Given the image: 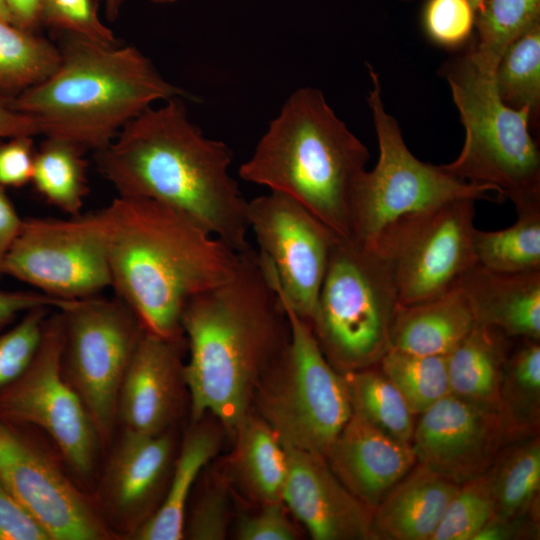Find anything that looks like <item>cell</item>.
I'll return each mask as SVG.
<instances>
[{"mask_svg":"<svg viewBox=\"0 0 540 540\" xmlns=\"http://www.w3.org/2000/svg\"><path fill=\"white\" fill-rule=\"evenodd\" d=\"M233 439V471L248 497L260 505L283 502L288 458L273 429L250 411Z\"/></svg>","mask_w":540,"mask_h":540,"instance_id":"cell-26","label":"cell"},{"mask_svg":"<svg viewBox=\"0 0 540 540\" xmlns=\"http://www.w3.org/2000/svg\"><path fill=\"white\" fill-rule=\"evenodd\" d=\"M178 448L175 428L154 435L121 428L114 436L91 496L115 539L131 540L159 508Z\"/></svg>","mask_w":540,"mask_h":540,"instance_id":"cell-15","label":"cell"},{"mask_svg":"<svg viewBox=\"0 0 540 540\" xmlns=\"http://www.w3.org/2000/svg\"><path fill=\"white\" fill-rule=\"evenodd\" d=\"M0 19L11 23L10 14L3 0H0Z\"/></svg>","mask_w":540,"mask_h":540,"instance_id":"cell-50","label":"cell"},{"mask_svg":"<svg viewBox=\"0 0 540 540\" xmlns=\"http://www.w3.org/2000/svg\"><path fill=\"white\" fill-rule=\"evenodd\" d=\"M475 201H452L429 218L393 257L399 305L438 298L477 264Z\"/></svg>","mask_w":540,"mask_h":540,"instance_id":"cell-17","label":"cell"},{"mask_svg":"<svg viewBox=\"0 0 540 540\" xmlns=\"http://www.w3.org/2000/svg\"><path fill=\"white\" fill-rule=\"evenodd\" d=\"M126 0H104L106 17L110 21H115Z\"/></svg>","mask_w":540,"mask_h":540,"instance_id":"cell-49","label":"cell"},{"mask_svg":"<svg viewBox=\"0 0 540 540\" xmlns=\"http://www.w3.org/2000/svg\"><path fill=\"white\" fill-rule=\"evenodd\" d=\"M465 129L458 157L441 167L464 181L488 185L516 209L540 206V152L530 113L499 98L494 72L466 51L442 68Z\"/></svg>","mask_w":540,"mask_h":540,"instance_id":"cell-7","label":"cell"},{"mask_svg":"<svg viewBox=\"0 0 540 540\" xmlns=\"http://www.w3.org/2000/svg\"><path fill=\"white\" fill-rule=\"evenodd\" d=\"M59 62L56 44L0 19V100L9 102L42 82Z\"/></svg>","mask_w":540,"mask_h":540,"instance_id":"cell-31","label":"cell"},{"mask_svg":"<svg viewBox=\"0 0 540 540\" xmlns=\"http://www.w3.org/2000/svg\"><path fill=\"white\" fill-rule=\"evenodd\" d=\"M2 274L66 301L97 296L111 287L100 210L68 219H23Z\"/></svg>","mask_w":540,"mask_h":540,"instance_id":"cell-12","label":"cell"},{"mask_svg":"<svg viewBox=\"0 0 540 540\" xmlns=\"http://www.w3.org/2000/svg\"><path fill=\"white\" fill-rule=\"evenodd\" d=\"M494 83L507 107L529 111L531 127L536 130L540 118V21L506 48L496 66Z\"/></svg>","mask_w":540,"mask_h":540,"instance_id":"cell-33","label":"cell"},{"mask_svg":"<svg viewBox=\"0 0 540 540\" xmlns=\"http://www.w3.org/2000/svg\"><path fill=\"white\" fill-rule=\"evenodd\" d=\"M23 219L0 186V276L7 253L19 233Z\"/></svg>","mask_w":540,"mask_h":540,"instance_id":"cell-46","label":"cell"},{"mask_svg":"<svg viewBox=\"0 0 540 540\" xmlns=\"http://www.w3.org/2000/svg\"><path fill=\"white\" fill-rule=\"evenodd\" d=\"M516 222L502 230H475L477 263L501 273L540 270V206L517 209Z\"/></svg>","mask_w":540,"mask_h":540,"instance_id":"cell-32","label":"cell"},{"mask_svg":"<svg viewBox=\"0 0 540 540\" xmlns=\"http://www.w3.org/2000/svg\"><path fill=\"white\" fill-rule=\"evenodd\" d=\"M150 1L155 3V4H171V3H175V2L180 1V0H150Z\"/></svg>","mask_w":540,"mask_h":540,"instance_id":"cell-52","label":"cell"},{"mask_svg":"<svg viewBox=\"0 0 540 540\" xmlns=\"http://www.w3.org/2000/svg\"><path fill=\"white\" fill-rule=\"evenodd\" d=\"M298 536L283 502L261 505L260 511L244 517L235 529L239 540H296Z\"/></svg>","mask_w":540,"mask_h":540,"instance_id":"cell-41","label":"cell"},{"mask_svg":"<svg viewBox=\"0 0 540 540\" xmlns=\"http://www.w3.org/2000/svg\"><path fill=\"white\" fill-rule=\"evenodd\" d=\"M280 298L289 322V341L259 381L252 404L284 446L326 458L353 412L347 388L342 374L321 351L311 326Z\"/></svg>","mask_w":540,"mask_h":540,"instance_id":"cell-9","label":"cell"},{"mask_svg":"<svg viewBox=\"0 0 540 540\" xmlns=\"http://www.w3.org/2000/svg\"><path fill=\"white\" fill-rule=\"evenodd\" d=\"M100 213L111 288L151 333L183 335L187 302L236 271L238 252L163 203L118 195Z\"/></svg>","mask_w":540,"mask_h":540,"instance_id":"cell-3","label":"cell"},{"mask_svg":"<svg viewBox=\"0 0 540 540\" xmlns=\"http://www.w3.org/2000/svg\"><path fill=\"white\" fill-rule=\"evenodd\" d=\"M42 135V128L34 117L12 109L0 100V138Z\"/></svg>","mask_w":540,"mask_h":540,"instance_id":"cell-47","label":"cell"},{"mask_svg":"<svg viewBox=\"0 0 540 540\" xmlns=\"http://www.w3.org/2000/svg\"><path fill=\"white\" fill-rule=\"evenodd\" d=\"M459 485L416 463L374 509L373 540H431Z\"/></svg>","mask_w":540,"mask_h":540,"instance_id":"cell-22","label":"cell"},{"mask_svg":"<svg viewBox=\"0 0 540 540\" xmlns=\"http://www.w3.org/2000/svg\"><path fill=\"white\" fill-rule=\"evenodd\" d=\"M94 158L118 195L170 206L236 252L250 246L248 201L229 174L232 150L203 135L182 97L146 108Z\"/></svg>","mask_w":540,"mask_h":540,"instance_id":"cell-2","label":"cell"},{"mask_svg":"<svg viewBox=\"0 0 540 540\" xmlns=\"http://www.w3.org/2000/svg\"><path fill=\"white\" fill-rule=\"evenodd\" d=\"M326 460L340 482L373 511L416 464L410 443L388 436L354 412Z\"/></svg>","mask_w":540,"mask_h":540,"instance_id":"cell-20","label":"cell"},{"mask_svg":"<svg viewBox=\"0 0 540 540\" xmlns=\"http://www.w3.org/2000/svg\"><path fill=\"white\" fill-rule=\"evenodd\" d=\"M99 0H42V27L107 46L117 38L98 15Z\"/></svg>","mask_w":540,"mask_h":540,"instance_id":"cell-39","label":"cell"},{"mask_svg":"<svg viewBox=\"0 0 540 540\" xmlns=\"http://www.w3.org/2000/svg\"><path fill=\"white\" fill-rule=\"evenodd\" d=\"M510 339L499 329L476 322L446 355L450 393L500 413V385Z\"/></svg>","mask_w":540,"mask_h":540,"instance_id":"cell-25","label":"cell"},{"mask_svg":"<svg viewBox=\"0 0 540 540\" xmlns=\"http://www.w3.org/2000/svg\"><path fill=\"white\" fill-rule=\"evenodd\" d=\"M398 305L392 260L338 236L310 325L328 362L340 373L378 365Z\"/></svg>","mask_w":540,"mask_h":540,"instance_id":"cell-8","label":"cell"},{"mask_svg":"<svg viewBox=\"0 0 540 540\" xmlns=\"http://www.w3.org/2000/svg\"><path fill=\"white\" fill-rule=\"evenodd\" d=\"M476 320L459 286L421 303L398 305L390 331V349L419 355H448Z\"/></svg>","mask_w":540,"mask_h":540,"instance_id":"cell-24","label":"cell"},{"mask_svg":"<svg viewBox=\"0 0 540 540\" xmlns=\"http://www.w3.org/2000/svg\"><path fill=\"white\" fill-rule=\"evenodd\" d=\"M11 23L24 30L38 32L42 27V0H3Z\"/></svg>","mask_w":540,"mask_h":540,"instance_id":"cell-48","label":"cell"},{"mask_svg":"<svg viewBox=\"0 0 540 540\" xmlns=\"http://www.w3.org/2000/svg\"><path fill=\"white\" fill-rule=\"evenodd\" d=\"M369 157L323 93L303 87L288 97L238 173L294 199L337 236L348 237L352 196Z\"/></svg>","mask_w":540,"mask_h":540,"instance_id":"cell-5","label":"cell"},{"mask_svg":"<svg viewBox=\"0 0 540 540\" xmlns=\"http://www.w3.org/2000/svg\"><path fill=\"white\" fill-rule=\"evenodd\" d=\"M378 366L415 415L422 414L450 394L446 356L389 349Z\"/></svg>","mask_w":540,"mask_h":540,"instance_id":"cell-35","label":"cell"},{"mask_svg":"<svg viewBox=\"0 0 540 540\" xmlns=\"http://www.w3.org/2000/svg\"><path fill=\"white\" fill-rule=\"evenodd\" d=\"M238 253L234 275L193 296L181 316L191 421L211 415L232 438L290 337L284 305L258 250L250 245Z\"/></svg>","mask_w":540,"mask_h":540,"instance_id":"cell-1","label":"cell"},{"mask_svg":"<svg viewBox=\"0 0 540 540\" xmlns=\"http://www.w3.org/2000/svg\"><path fill=\"white\" fill-rule=\"evenodd\" d=\"M223 427L206 422L205 416L192 421L176 454L168 487L156 512L131 540L184 539L186 510L199 475L218 453Z\"/></svg>","mask_w":540,"mask_h":540,"instance_id":"cell-23","label":"cell"},{"mask_svg":"<svg viewBox=\"0 0 540 540\" xmlns=\"http://www.w3.org/2000/svg\"><path fill=\"white\" fill-rule=\"evenodd\" d=\"M283 504L314 540H371L373 510L335 476L326 458L287 447Z\"/></svg>","mask_w":540,"mask_h":540,"instance_id":"cell-19","label":"cell"},{"mask_svg":"<svg viewBox=\"0 0 540 540\" xmlns=\"http://www.w3.org/2000/svg\"><path fill=\"white\" fill-rule=\"evenodd\" d=\"M341 374L352 411L388 436L411 444L416 415L379 366Z\"/></svg>","mask_w":540,"mask_h":540,"instance_id":"cell-30","label":"cell"},{"mask_svg":"<svg viewBox=\"0 0 540 540\" xmlns=\"http://www.w3.org/2000/svg\"><path fill=\"white\" fill-rule=\"evenodd\" d=\"M0 482L51 540L115 539L60 455L0 419Z\"/></svg>","mask_w":540,"mask_h":540,"instance_id":"cell-13","label":"cell"},{"mask_svg":"<svg viewBox=\"0 0 540 540\" xmlns=\"http://www.w3.org/2000/svg\"><path fill=\"white\" fill-rule=\"evenodd\" d=\"M458 286L476 322L511 339L540 340V270L501 273L477 263Z\"/></svg>","mask_w":540,"mask_h":540,"instance_id":"cell-21","label":"cell"},{"mask_svg":"<svg viewBox=\"0 0 540 540\" xmlns=\"http://www.w3.org/2000/svg\"><path fill=\"white\" fill-rule=\"evenodd\" d=\"M36 151L33 136L0 138V186L20 188L30 183Z\"/></svg>","mask_w":540,"mask_h":540,"instance_id":"cell-42","label":"cell"},{"mask_svg":"<svg viewBox=\"0 0 540 540\" xmlns=\"http://www.w3.org/2000/svg\"><path fill=\"white\" fill-rule=\"evenodd\" d=\"M247 221L278 293L311 325L338 236L294 199L274 191L248 201Z\"/></svg>","mask_w":540,"mask_h":540,"instance_id":"cell-14","label":"cell"},{"mask_svg":"<svg viewBox=\"0 0 540 540\" xmlns=\"http://www.w3.org/2000/svg\"><path fill=\"white\" fill-rule=\"evenodd\" d=\"M63 315L46 318L39 347L26 370L0 390V419L34 426L51 440L78 483L91 495L103 449L82 401L61 373Z\"/></svg>","mask_w":540,"mask_h":540,"instance_id":"cell-11","label":"cell"},{"mask_svg":"<svg viewBox=\"0 0 540 540\" xmlns=\"http://www.w3.org/2000/svg\"><path fill=\"white\" fill-rule=\"evenodd\" d=\"M0 540H51L41 524L1 482Z\"/></svg>","mask_w":540,"mask_h":540,"instance_id":"cell-43","label":"cell"},{"mask_svg":"<svg viewBox=\"0 0 540 540\" xmlns=\"http://www.w3.org/2000/svg\"><path fill=\"white\" fill-rule=\"evenodd\" d=\"M420 415L411 441L416 463L458 485L485 474L512 440L499 412L451 393Z\"/></svg>","mask_w":540,"mask_h":540,"instance_id":"cell-16","label":"cell"},{"mask_svg":"<svg viewBox=\"0 0 540 540\" xmlns=\"http://www.w3.org/2000/svg\"><path fill=\"white\" fill-rule=\"evenodd\" d=\"M540 21V0H484L476 13V40L467 49L476 63L495 72L506 48Z\"/></svg>","mask_w":540,"mask_h":540,"instance_id":"cell-34","label":"cell"},{"mask_svg":"<svg viewBox=\"0 0 540 540\" xmlns=\"http://www.w3.org/2000/svg\"><path fill=\"white\" fill-rule=\"evenodd\" d=\"M368 66L372 86L367 102L378 140L379 159L360 177L351 201L350 236L393 259L408 239L446 204L463 198H489L488 185L459 179L441 165L416 158L400 126L386 109L379 74Z\"/></svg>","mask_w":540,"mask_h":540,"instance_id":"cell-6","label":"cell"},{"mask_svg":"<svg viewBox=\"0 0 540 540\" xmlns=\"http://www.w3.org/2000/svg\"><path fill=\"white\" fill-rule=\"evenodd\" d=\"M500 520H538L540 491L539 437L502 448L487 471ZM539 521V520H538Z\"/></svg>","mask_w":540,"mask_h":540,"instance_id":"cell-27","label":"cell"},{"mask_svg":"<svg viewBox=\"0 0 540 540\" xmlns=\"http://www.w3.org/2000/svg\"><path fill=\"white\" fill-rule=\"evenodd\" d=\"M476 9L470 0H427L422 11L426 36L434 44L455 49L465 45L475 29Z\"/></svg>","mask_w":540,"mask_h":540,"instance_id":"cell-40","label":"cell"},{"mask_svg":"<svg viewBox=\"0 0 540 540\" xmlns=\"http://www.w3.org/2000/svg\"><path fill=\"white\" fill-rule=\"evenodd\" d=\"M86 151L60 138L45 137L36 151L31 183L50 205L69 214H81L89 192Z\"/></svg>","mask_w":540,"mask_h":540,"instance_id":"cell-28","label":"cell"},{"mask_svg":"<svg viewBox=\"0 0 540 540\" xmlns=\"http://www.w3.org/2000/svg\"><path fill=\"white\" fill-rule=\"evenodd\" d=\"M71 301L50 297L39 291H10L0 289V332L18 315L24 314L31 309L38 307L63 309Z\"/></svg>","mask_w":540,"mask_h":540,"instance_id":"cell-44","label":"cell"},{"mask_svg":"<svg viewBox=\"0 0 540 540\" xmlns=\"http://www.w3.org/2000/svg\"><path fill=\"white\" fill-rule=\"evenodd\" d=\"M186 351L184 335L163 337L145 330L119 392L121 428L149 435L175 428L187 391Z\"/></svg>","mask_w":540,"mask_h":540,"instance_id":"cell-18","label":"cell"},{"mask_svg":"<svg viewBox=\"0 0 540 540\" xmlns=\"http://www.w3.org/2000/svg\"><path fill=\"white\" fill-rule=\"evenodd\" d=\"M494 512L495 502L486 472L459 485L431 540H474Z\"/></svg>","mask_w":540,"mask_h":540,"instance_id":"cell-36","label":"cell"},{"mask_svg":"<svg viewBox=\"0 0 540 540\" xmlns=\"http://www.w3.org/2000/svg\"><path fill=\"white\" fill-rule=\"evenodd\" d=\"M230 524V498L221 480L208 479L192 494L185 515L184 539L223 540Z\"/></svg>","mask_w":540,"mask_h":540,"instance_id":"cell-38","label":"cell"},{"mask_svg":"<svg viewBox=\"0 0 540 540\" xmlns=\"http://www.w3.org/2000/svg\"><path fill=\"white\" fill-rule=\"evenodd\" d=\"M402 1H411V0H402ZM471 3L473 4V6L475 7L476 9V13L477 11L481 8L484 0H470Z\"/></svg>","mask_w":540,"mask_h":540,"instance_id":"cell-51","label":"cell"},{"mask_svg":"<svg viewBox=\"0 0 540 540\" xmlns=\"http://www.w3.org/2000/svg\"><path fill=\"white\" fill-rule=\"evenodd\" d=\"M60 62L42 82L7 104L37 119L45 137L94 152L155 101L188 97L134 46H107L58 33Z\"/></svg>","mask_w":540,"mask_h":540,"instance_id":"cell-4","label":"cell"},{"mask_svg":"<svg viewBox=\"0 0 540 540\" xmlns=\"http://www.w3.org/2000/svg\"><path fill=\"white\" fill-rule=\"evenodd\" d=\"M518 342L509 351L500 385V413L512 439L535 433L540 423L539 340Z\"/></svg>","mask_w":540,"mask_h":540,"instance_id":"cell-29","label":"cell"},{"mask_svg":"<svg viewBox=\"0 0 540 540\" xmlns=\"http://www.w3.org/2000/svg\"><path fill=\"white\" fill-rule=\"evenodd\" d=\"M60 310L61 373L82 401L104 455L118 426L120 388L146 329L117 296L73 300Z\"/></svg>","mask_w":540,"mask_h":540,"instance_id":"cell-10","label":"cell"},{"mask_svg":"<svg viewBox=\"0 0 540 540\" xmlns=\"http://www.w3.org/2000/svg\"><path fill=\"white\" fill-rule=\"evenodd\" d=\"M46 307L31 309L0 335V390L15 381L32 361L42 338L49 313Z\"/></svg>","mask_w":540,"mask_h":540,"instance_id":"cell-37","label":"cell"},{"mask_svg":"<svg viewBox=\"0 0 540 540\" xmlns=\"http://www.w3.org/2000/svg\"><path fill=\"white\" fill-rule=\"evenodd\" d=\"M538 520H500L492 517L479 531L474 540H509L535 536Z\"/></svg>","mask_w":540,"mask_h":540,"instance_id":"cell-45","label":"cell"}]
</instances>
